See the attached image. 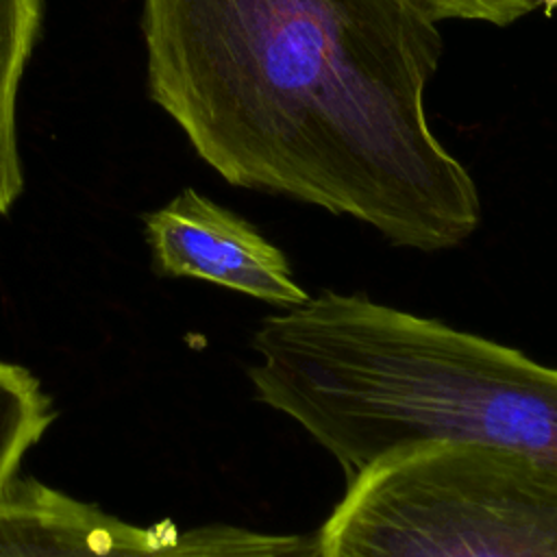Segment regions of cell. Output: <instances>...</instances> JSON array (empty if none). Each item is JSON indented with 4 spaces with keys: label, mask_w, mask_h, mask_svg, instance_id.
Returning <instances> with one entry per match:
<instances>
[{
    "label": "cell",
    "mask_w": 557,
    "mask_h": 557,
    "mask_svg": "<svg viewBox=\"0 0 557 557\" xmlns=\"http://www.w3.org/2000/svg\"><path fill=\"white\" fill-rule=\"evenodd\" d=\"M41 24V0H0V215L22 194L17 91Z\"/></svg>",
    "instance_id": "cell-6"
},
{
    "label": "cell",
    "mask_w": 557,
    "mask_h": 557,
    "mask_svg": "<svg viewBox=\"0 0 557 557\" xmlns=\"http://www.w3.org/2000/svg\"><path fill=\"white\" fill-rule=\"evenodd\" d=\"M320 557H557V468L479 444L394 448L346 481Z\"/></svg>",
    "instance_id": "cell-3"
},
{
    "label": "cell",
    "mask_w": 557,
    "mask_h": 557,
    "mask_svg": "<svg viewBox=\"0 0 557 557\" xmlns=\"http://www.w3.org/2000/svg\"><path fill=\"white\" fill-rule=\"evenodd\" d=\"M437 22L426 0H144L148 89L226 183L435 252L481 222L426 120Z\"/></svg>",
    "instance_id": "cell-1"
},
{
    "label": "cell",
    "mask_w": 557,
    "mask_h": 557,
    "mask_svg": "<svg viewBox=\"0 0 557 557\" xmlns=\"http://www.w3.org/2000/svg\"><path fill=\"white\" fill-rule=\"evenodd\" d=\"M54 422L50 396L24 366L0 359V487Z\"/></svg>",
    "instance_id": "cell-7"
},
{
    "label": "cell",
    "mask_w": 557,
    "mask_h": 557,
    "mask_svg": "<svg viewBox=\"0 0 557 557\" xmlns=\"http://www.w3.org/2000/svg\"><path fill=\"white\" fill-rule=\"evenodd\" d=\"M0 557H320V542L235 524H133L15 474L0 487Z\"/></svg>",
    "instance_id": "cell-4"
},
{
    "label": "cell",
    "mask_w": 557,
    "mask_h": 557,
    "mask_svg": "<svg viewBox=\"0 0 557 557\" xmlns=\"http://www.w3.org/2000/svg\"><path fill=\"white\" fill-rule=\"evenodd\" d=\"M440 20H470L507 26L533 11H553L557 0H426Z\"/></svg>",
    "instance_id": "cell-8"
},
{
    "label": "cell",
    "mask_w": 557,
    "mask_h": 557,
    "mask_svg": "<svg viewBox=\"0 0 557 557\" xmlns=\"http://www.w3.org/2000/svg\"><path fill=\"white\" fill-rule=\"evenodd\" d=\"M257 400L294 420L346 481L413 444H479L557 468V368L363 294L322 292L252 333Z\"/></svg>",
    "instance_id": "cell-2"
},
{
    "label": "cell",
    "mask_w": 557,
    "mask_h": 557,
    "mask_svg": "<svg viewBox=\"0 0 557 557\" xmlns=\"http://www.w3.org/2000/svg\"><path fill=\"white\" fill-rule=\"evenodd\" d=\"M154 265L252 296L278 311L311 296L294 281L287 257L250 222L196 189H183L144 218Z\"/></svg>",
    "instance_id": "cell-5"
}]
</instances>
